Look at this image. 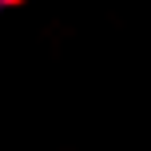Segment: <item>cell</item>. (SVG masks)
I'll list each match as a JSON object with an SVG mask.
<instances>
[{"instance_id":"6da1fadb","label":"cell","mask_w":151,"mask_h":151,"mask_svg":"<svg viewBox=\"0 0 151 151\" xmlns=\"http://www.w3.org/2000/svg\"><path fill=\"white\" fill-rule=\"evenodd\" d=\"M8 4H12V0H0V8H8Z\"/></svg>"}]
</instances>
